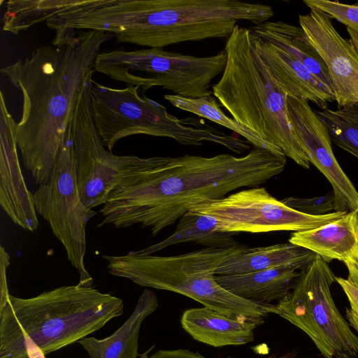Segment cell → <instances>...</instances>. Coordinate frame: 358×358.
I'll return each instance as SVG.
<instances>
[{"label": "cell", "instance_id": "277c9868", "mask_svg": "<svg viewBox=\"0 0 358 358\" xmlns=\"http://www.w3.org/2000/svg\"><path fill=\"white\" fill-rule=\"evenodd\" d=\"M123 312L122 299L79 284L30 298L10 294L0 307V358H29L24 336L45 355L54 352L78 343Z\"/></svg>", "mask_w": 358, "mask_h": 358}, {"label": "cell", "instance_id": "d6986e66", "mask_svg": "<svg viewBox=\"0 0 358 358\" xmlns=\"http://www.w3.org/2000/svg\"><path fill=\"white\" fill-rule=\"evenodd\" d=\"M158 306L155 293L146 289L139 296L130 317L113 334L101 339L85 337L78 343L90 358H137L141 327Z\"/></svg>", "mask_w": 358, "mask_h": 358}, {"label": "cell", "instance_id": "d4e9b609", "mask_svg": "<svg viewBox=\"0 0 358 358\" xmlns=\"http://www.w3.org/2000/svg\"><path fill=\"white\" fill-rule=\"evenodd\" d=\"M84 0H10L6 3L2 22L4 31L18 34L46 21L60 11L81 4Z\"/></svg>", "mask_w": 358, "mask_h": 358}, {"label": "cell", "instance_id": "4fadbf2b", "mask_svg": "<svg viewBox=\"0 0 358 358\" xmlns=\"http://www.w3.org/2000/svg\"><path fill=\"white\" fill-rule=\"evenodd\" d=\"M292 129L310 163L332 187L336 212L358 210V191L334 156L329 131L310 108L308 101L286 96Z\"/></svg>", "mask_w": 358, "mask_h": 358}, {"label": "cell", "instance_id": "1f68e13d", "mask_svg": "<svg viewBox=\"0 0 358 358\" xmlns=\"http://www.w3.org/2000/svg\"><path fill=\"white\" fill-rule=\"evenodd\" d=\"M343 263L348 270V279L358 286V255L345 260Z\"/></svg>", "mask_w": 358, "mask_h": 358}, {"label": "cell", "instance_id": "8992f818", "mask_svg": "<svg viewBox=\"0 0 358 358\" xmlns=\"http://www.w3.org/2000/svg\"><path fill=\"white\" fill-rule=\"evenodd\" d=\"M244 245L206 248L174 256L138 255H103L110 274L141 286L176 292L203 306L234 318L266 319L278 314L276 305L257 303L234 295L215 280L217 268L238 254Z\"/></svg>", "mask_w": 358, "mask_h": 358}, {"label": "cell", "instance_id": "52a82bcc", "mask_svg": "<svg viewBox=\"0 0 358 358\" xmlns=\"http://www.w3.org/2000/svg\"><path fill=\"white\" fill-rule=\"evenodd\" d=\"M93 84L94 124L103 145L110 152L122 138L137 134L170 138L188 146L212 142L238 154L250 148L248 141L227 135L202 119H178L172 115L165 106L141 94V87L127 85L116 89L94 81Z\"/></svg>", "mask_w": 358, "mask_h": 358}, {"label": "cell", "instance_id": "484cf974", "mask_svg": "<svg viewBox=\"0 0 358 358\" xmlns=\"http://www.w3.org/2000/svg\"><path fill=\"white\" fill-rule=\"evenodd\" d=\"M314 111L327 127L331 141L358 158V104Z\"/></svg>", "mask_w": 358, "mask_h": 358}, {"label": "cell", "instance_id": "ffe728a7", "mask_svg": "<svg viewBox=\"0 0 358 358\" xmlns=\"http://www.w3.org/2000/svg\"><path fill=\"white\" fill-rule=\"evenodd\" d=\"M297 270L294 266H282L248 273L215 275V280L237 296L271 303L280 301L289 293L299 276Z\"/></svg>", "mask_w": 358, "mask_h": 358}, {"label": "cell", "instance_id": "7c38bea8", "mask_svg": "<svg viewBox=\"0 0 358 358\" xmlns=\"http://www.w3.org/2000/svg\"><path fill=\"white\" fill-rule=\"evenodd\" d=\"M189 210L214 217L219 231L232 234L303 231L320 227L348 213L306 214L289 207L260 187L205 201Z\"/></svg>", "mask_w": 358, "mask_h": 358}, {"label": "cell", "instance_id": "d6a6232c", "mask_svg": "<svg viewBox=\"0 0 358 358\" xmlns=\"http://www.w3.org/2000/svg\"><path fill=\"white\" fill-rule=\"evenodd\" d=\"M345 319L350 324V327L357 331L358 335V320L354 315L351 310L347 308L345 309Z\"/></svg>", "mask_w": 358, "mask_h": 358}, {"label": "cell", "instance_id": "f546056e", "mask_svg": "<svg viewBox=\"0 0 358 358\" xmlns=\"http://www.w3.org/2000/svg\"><path fill=\"white\" fill-rule=\"evenodd\" d=\"M10 255L1 245L0 249V307L8 301L10 296L7 283V268L10 264Z\"/></svg>", "mask_w": 358, "mask_h": 358}, {"label": "cell", "instance_id": "ba28073f", "mask_svg": "<svg viewBox=\"0 0 358 358\" xmlns=\"http://www.w3.org/2000/svg\"><path fill=\"white\" fill-rule=\"evenodd\" d=\"M226 64L224 50L196 57L150 48L101 52L95 59L94 70L127 85L141 87L144 92L162 87L179 96L199 98L213 94L210 84Z\"/></svg>", "mask_w": 358, "mask_h": 358}, {"label": "cell", "instance_id": "cb8c5ba5", "mask_svg": "<svg viewBox=\"0 0 358 358\" xmlns=\"http://www.w3.org/2000/svg\"><path fill=\"white\" fill-rule=\"evenodd\" d=\"M164 97L177 108L209 120L243 136L255 148L268 150L277 155H285L278 146L264 138L250 129L241 124L232 117L227 116L212 95L189 98L177 94H166Z\"/></svg>", "mask_w": 358, "mask_h": 358}, {"label": "cell", "instance_id": "6da1fadb", "mask_svg": "<svg viewBox=\"0 0 358 358\" xmlns=\"http://www.w3.org/2000/svg\"><path fill=\"white\" fill-rule=\"evenodd\" d=\"M286 156L254 148L243 157H151L111 191L99 227L149 228L156 236L192 207L241 187L260 185L283 171Z\"/></svg>", "mask_w": 358, "mask_h": 358}, {"label": "cell", "instance_id": "9c48e42d", "mask_svg": "<svg viewBox=\"0 0 358 358\" xmlns=\"http://www.w3.org/2000/svg\"><path fill=\"white\" fill-rule=\"evenodd\" d=\"M335 279L327 262L316 255L276 304L278 315L303 331L324 358H358V335L332 297Z\"/></svg>", "mask_w": 358, "mask_h": 358}, {"label": "cell", "instance_id": "8fae6325", "mask_svg": "<svg viewBox=\"0 0 358 358\" xmlns=\"http://www.w3.org/2000/svg\"><path fill=\"white\" fill-rule=\"evenodd\" d=\"M94 72V69L85 77L71 122L78 188L82 201L90 209L104 205L120 180L143 167L148 159L116 155L105 148L92 114Z\"/></svg>", "mask_w": 358, "mask_h": 358}, {"label": "cell", "instance_id": "7a4b0ae2", "mask_svg": "<svg viewBox=\"0 0 358 358\" xmlns=\"http://www.w3.org/2000/svg\"><path fill=\"white\" fill-rule=\"evenodd\" d=\"M113 36L87 30L62 44L38 48L1 69L22 94L16 141L36 184L50 180L85 77L94 69L102 45Z\"/></svg>", "mask_w": 358, "mask_h": 358}, {"label": "cell", "instance_id": "2e32d148", "mask_svg": "<svg viewBox=\"0 0 358 358\" xmlns=\"http://www.w3.org/2000/svg\"><path fill=\"white\" fill-rule=\"evenodd\" d=\"M258 52L285 95L310 101L322 110L333 92L294 56L255 36Z\"/></svg>", "mask_w": 358, "mask_h": 358}, {"label": "cell", "instance_id": "7402d4cb", "mask_svg": "<svg viewBox=\"0 0 358 358\" xmlns=\"http://www.w3.org/2000/svg\"><path fill=\"white\" fill-rule=\"evenodd\" d=\"M250 30L254 36L294 56L332 91L325 64L300 26L268 20L253 25Z\"/></svg>", "mask_w": 358, "mask_h": 358}, {"label": "cell", "instance_id": "ac0fdd59", "mask_svg": "<svg viewBox=\"0 0 358 358\" xmlns=\"http://www.w3.org/2000/svg\"><path fill=\"white\" fill-rule=\"evenodd\" d=\"M289 243L313 252L327 263L344 262L358 255V210L317 228L294 231Z\"/></svg>", "mask_w": 358, "mask_h": 358}, {"label": "cell", "instance_id": "44dd1931", "mask_svg": "<svg viewBox=\"0 0 358 358\" xmlns=\"http://www.w3.org/2000/svg\"><path fill=\"white\" fill-rule=\"evenodd\" d=\"M315 256L313 252L289 243L246 248L223 262L215 275L243 274L282 266H294L301 270Z\"/></svg>", "mask_w": 358, "mask_h": 358}, {"label": "cell", "instance_id": "e0dca14e", "mask_svg": "<svg viewBox=\"0 0 358 358\" xmlns=\"http://www.w3.org/2000/svg\"><path fill=\"white\" fill-rule=\"evenodd\" d=\"M264 319L234 318L211 308L186 310L180 319L183 329L194 340L215 348L252 342L255 329Z\"/></svg>", "mask_w": 358, "mask_h": 358}, {"label": "cell", "instance_id": "f1b7e54d", "mask_svg": "<svg viewBox=\"0 0 358 358\" xmlns=\"http://www.w3.org/2000/svg\"><path fill=\"white\" fill-rule=\"evenodd\" d=\"M148 358H208L197 351H193L186 348L159 350L150 355ZM231 358V357H228ZM265 358H311L299 357L296 351L287 352L278 355L274 353Z\"/></svg>", "mask_w": 358, "mask_h": 358}, {"label": "cell", "instance_id": "3957f363", "mask_svg": "<svg viewBox=\"0 0 358 358\" xmlns=\"http://www.w3.org/2000/svg\"><path fill=\"white\" fill-rule=\"evenodd\" d=\"M271 6L237 0H87L73 12L75 29L104 31L118 42L150 48L231 36L239 20L258 24Z\"/></svg>", "mask_w": 358, "mask_h": 358}, {"label": "cell", "instance_id": "9a60e30c", "mask_svg": "<svg viewBox=\"0 0 358 358\" xmlns=\"http://www.w3.org/2000/svg\"><path fill=\"white\" fill-rule=\"evenodd\" d=\"M0 106V204L15 224L34 231L39 222L34 194L24 180L17 152V123L7 108L3 92Z\"/></svg>", "mask_w": 358, "mask_h": 358}, {"label": "cell", "instance_id": "30bf717a", "mask_svg": "<svg viewBox=\"0 0 358 358\" xmlns=\"http://www.w3.org/2000/svg\"><path fill=\"white\" fill-rule=\"evenodd\" d=\"M71 122L66 131L50 180L34 193L36 212L49 224L78 271V284L90 287L93 279L85 265L86 226L96 212L81 200L77 185Z\"/></svg>", "mask_w": 358, "mask_h": 358}, {"label": "cell", "instance_id": "5bb4252c", "mask_svg": "<svg viewBox=\"0 0 358 358\" xmlns=\"http://www.w3.org/2000/svg\"><path fill=\"white\" fill-rule=\"evenodd\" d=\"M299 26L325 64L338 107L358 104V53L326 13L310 8L299 15Z\"/></svg>", "mask_w": 358, "mask_h": 358}, {"label": "cell", "instance_id": "4dcf8cb0", "mask_svg": "<svg viewBox=\"0 0 358 358\" xmlns=\"http://www.w3.org/2000/svg\"><path fill=\"white\" fill-rule=\"evenodd\" d=\"M336 282L343 290L350 306V310L358 320V286L349 279L336 277Z\"/></svg>", "mask_w": 358, "mask_h": 358}, {"label": "cell", "instance_id": "603a6c76", "mask_svg": "<svg viewBox=\"0 0 358 358\" xmlns=\"http://www.w3.org/2000/svg\"><path fill=\"white\" fill-rule=\"evenodd\" d=\"M234 234L219 231L216 220L209 215L189 210L183 215L173 231L159 243L146 248L133 251L138 255H151L170 245L195 242L206 248H227L239 245Z\"/></svg>", "mask_w": 358, "mask_h": 358}, {"label": "cell", "instance_id": "4316f807", "mask_svg": "<svg viewBox=\"0 0 358 358\" xmlns=\"http://www.w3.org/2000/svg\"><path fill=\"white\" fill-rule=\"evenodd\" d=\"M309 8H315L328 14L358 33V2L354 4H345L338 1L329 0H303Z\"/></svg>", "mask_w": 358, "mask_h": 358}, {"label": "cell", "instance_id": "5b68a950", "mask_svg": "<svg viewBox=\"0 0 358 358\" xmlns=\"http://www.w3.org/2000/svg\"><path fill=\"white\" fill-rule=\"evenodd\" d=\"M227 64L212 93L236 122L310 168L288 118L286 95L261 58L250 29L235 26L227 39Z\"/></svg>", "mask_w": 358, "mask_h": 358}, {"label": "cell", "instance_id": "83f0119b", "mask_svg": "<svg viewBox=\"0 0 358 358\" xmlns=\"http://www.w3.org/2000/svg\"><path fill=\"white\" fill-rule=\"evenodd\" d=\"M282 203L306 214L322 215L335 210V199L333 191L323 196L313 198L287 197Z\"/></svg>", "mask_w": 358, "mask_h": 358}]
</instances>
